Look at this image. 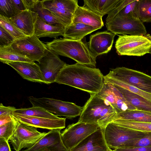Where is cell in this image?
Segmentation results:
<instances>
[{
    "label": "cell",
    "instance_id": "45",
    "mask_svg": "<svg viewBox=\"0 0 151 151\" xmlns=\"http://www.w3.org/2000/svg\"><path fill=\"white\" fill-rule=\"evenodd\" d=\"M107 151H113V150L109 148Z\"/></svg>",
    "mask_w": 151,
    "mask_h": 151
},
{
    "label": "cell",
    "instance_id": "5",
    "mask_svg": "<svg viewBox=\"0 0 151 151\" xmlns=\"http://www.w3.org/2000/svg\"><path fill=\"white\" fill-rule=\"evenodd\" d=\"M104 131L107 145L114 149L124 148L131 141L143 137L150 133L128 128L113 122L109 123Z\"/></svg>",
    "mask_w": 151,
    "mask_h": 151
},
{
    "label": "cell",
    "instance_id": "20",
    "mask_svg": "<svg viewBox=\"0 0 151 151\" xmlns=\"http://www.w3.org/2000/svg\"><path fill=\"white\" fill-rule=\"evenodd\" d=\"M102 18L89 9L78 6L74 13L72 23H82L99 29L104 26Z\"/></svg>",
    "mask_w": 151,
    "mask_h": 151
},
{
    "label": "cell",
    "instance_id": "42",
    "mask_svg": "<svg viewBox=\"0 0 151 151\" xmlns=\"http://www.w3.org/2000/svg\"><path fill=\"white\" fill-rule=\"evenodd\" d=\"M13 118L12 114L0 116V126L11 121Z\"/></svg>",
    "mask_w": 151,
    "mask_h": 151
},
{
    "label": "cell",
    "instance_id": "34",
    "mask_svg": "<svg viewBox=\"0 0 151 151\" xmlns=\"http://www.w3.org/2000/svg\"><path fill=\"white\" fill-rule=\"evenodd\" d=\"M104 82L119 86L129 91L140 95L151 101V94L142 91L135 87L126 84L117 80L104 76Z\"/></svg>",
    "mask_w": 151,
    "mask_h": 151
},
{
    "label": "cell",
    "instance_id": "30",
    "mask_svg": "<svg viewBox=\"0 0 151 151\" xmlns=\"http://www.w3.org/2000/svg\"><path fill=\"white\" fill-rule=\"evenodd\" d=\"M13 113L29 116L50 119H57L59 118L56 115L38 107L32 106L27 108L16 109Z\"/></svg>",
    "mask_w": 151,
    "mask_h": 151
},
{
    "label": "cell",
    "instance_id": "26",
    "mask_svg": "<svg viewBox=\"0 0 151 151\" xmlns=\"http://www.w3.org/2000/svg\"><path fill=\"white\" fill-rule=\"evenodd\" d=\"M83 6L103 17L114 9L119 0H84Z\"/></svg>",
    "mask_w": 151,
    "mask_h": 151
},
{
    "label": "cell",
    "instance_id": "23",
    "mask_svg": "<svg viewBox=\"0 0 151 151\" xmlns=\"http://www.w3.org/2000/svg\"><path fill=\"white\" fill-rule=\"evenodd\" d=\"M139 1V0H119L116 7L108 14L106 22L116 16H131L138 18L137 8Z\"/></svg>",
    "mask_w": 151,
    "mask_h": 151
},
{
    "label": "cell",
    "instance_id": "10",
    "mask_svg": "<svg viewBox=\"0 0 151 151\" xmlns=\"http://www.w3.org/2000/svg\"><path fill=\"white\" fill-rule=\"evenodd\" d=\"M99 127L96 123L78 122L69 125L61 133L63 144L69 150L76 146Z\"/></svg>",
    "mask_w": 151,
    "mask_h": 151
},
{
    "label": "cell",
    "instance_id": "6",
    "mask_svg": "<svg viewBox=\"0 0 151 151\" xmlns=\"http://www.w3.org/2000/svg\"><path fill=\"white\" fill-rule=\"evenodd\" d=\"M28 99L33 107L42 108L57 116L72 119L80 116L83 107L75 103L46 97L36 98L31 96Z\"/></svg>",
    "mask_w": 151,
    "mask_h": 151
},
{
    "label": "cell",
    "instance_id": "39",
    "mask_svg": "<svg viewBox=\"0 0 151 151\" xmlns=\"http://www.w3.org/2000/svg\"><path fill=\"white\" fill-rule=\"evenodd\" d=\"M113 151H151V146L137 147L114 149Z\"/></svg>",
    "mask_w": 151,
    "mask_h": 151
},
{
    "label": "cell",
    "instance_id": "9",
    "mask_svg": "<svg viewBox=\"0 0 151 151\" xmlns=\"http://www.w3.org/2000/svg\"><path fill=\"white\" fill-rule=\"evenodd\" d=\"M106 26L108 31L116 34L141 35L147 34L146 28L139 19L131 16H116Z\"/></svg>",
    "mask_w": 151,
    "mask_h": 151
},
{
    "label": "cell",
    "instance_id": "28",
    "mask_svg": "<svg viewBox=\"0 0 151 151\" xmlns=\"http://www.w3.org/2000/svg\"><path fill=\"white\" fill-rule=\"evenodd\" d=\"M0 60L3 63L7 64L12 62H34L26 56L16 52L11 46L0 47Z\"/></svg>",
    "mask_w": 151,
    "mask_h": 151
},
{
    "label": "cell",
    "instance_id": "8",
    "mask_svg": "<svg viewBox=\"0 0 151 151\" xmlns=\"http://www.w3.org/2000/svg\"><path fill=\"white\" fill-rule=\"evenodd\" d=\"M11 46L16 52L34 62H38L48 50L35 34L16 39Z\"/></svg>",
    "mask_w": 151,
    "mask_h": 151
},
{
    "label": "cell",
    "instance_id": "33",
    "mask_svg": "<svg viewBox=\"0 0 151 151\" xmlns=\"http://www.w3.org/2000/svg\"><path fill=\"white\" fill-rule=\"evenodd\" d=\"M116 124L128 128L146 132H151V123L142 122L119 120L112 122Z\"/></svg>",
    "mask_w": 151,
    "mask_h": 151
},
{
    "label": "cell",
    "instance_id": "37",
    "mask_svg": "<svg viewBox=\"0 0 151 151\" xmlns=\"http://www.w3.org/2000/svg\"><path fill=\"white\" fill-rule=\"evenodd\" d=\"M151 146V132L139 139L131 140L126 145L124 148Z\"/></svg>",
    "mask_w": 151,
    "mask_h": 151
},
{
    "label": "cell",
    "instance_id": "14",
    "mask_svg": "<svg viewBox=\"0 0 151 151\" xmlns=\"http://www.w3.org/2000/svg\"><path fill=\"white\" fill-rule=\"evenodd\" d=\"M97 94L109 103L117 113L137 109L127 101L121 93L113 84L110 83L104 82L102 89Z\"/></svg>",
    "mask_w": 151,
    "mask_h": 151
},
{
    "label": "cell",
    "instance_id": "41",
    "mask_svg": "<svg viewBox=\"0 0 151 151\" xmlns=\"http://www.w3.org/2000/svg\"><path fill=\"white\" fill-rule=\"evenodd\" d=\"M0 151H11L8 141L3 138H0Z\"/></svg>",
    "mask_w": 151,
    "mask_h": 151
},
{
    "label": "cell",
    "instance_id": "4",
    "mask_svg": "<svg viewBox=\"0 0 151 151\" xmlns=\"http://www.w3.org/2000/svg\"><path fill=\"white\" fill-rule=\"evenodd\" d=\"M116 52L119 55L142 56L150 53L151 35H119L115 44Z\"/></svg>",
    "mask_w": 151,
    "mask_h": 151
},
{
    "label": "cell",
    "instance_id": "2",
    "mask_svg": "<svg viewBox=\"0 0 151 151\" xmlns=\"http://www.w3.org/2000/svg\"><path fill=\"white\" fill-rule=\"evenodd\" d=\"M47 49L58 55L70 58L77 63L95 68L96 59L88 43L65 38L55 39L45 44Z\"/></svg>",
    "mask_w": 151,
    "mask_h": 151
},
{
    "label": "cell",
    "instance_id": "43",
    "mask_svg": "<svg viewBox=\"0 0 151 151\" xmlns=\"http://www.w3.org/2000/svg\"><path fill=\"white\" fill-rule=\"evenodd\" d=\"M15 6L20 12L27 10L24 5L23 0H12Z\"/></svg>",
    "mask_w": 151,
    "mask_h": 151
},
{
    "label": "cell",
    "instance_id": "1",
    "mask_svg": "<svg viewBox=\"0 0 151 151\" xmlns=\"http://www.w3.org/2000/svg\"><path fill=\"white\" fill-rule=\"evenodd\" d=\"M104 76L99 68L76 63L66 64L62 70L55 82L97 94L102 89Z\"/></svg>",
    "mask_w": 151,
    "mask_h": 151
},
{
    "label": "cell",
    "instance_id": "40",
    "mask_svg": "<svg viewBox=\"0 0 151 151\" xmlns=\"http://www.w3.org/2000/svg\"><path fill=\"white\" fill-rule=\"evenodd\" d=\"M16 109L14 107L5 106L1 103L0 104V116L12 114Z\"/></svg>",
    "mask_w": 151,
    "mask_h": 151
},
{
    "label": "cell",
    "instance_id": "27",
    "mask_svg": "<svg viewBox=\"0 0 151 151\" xmlns=\"http://www.w3.org/2000/svg\"><path fill=\"white\" fill-rule=\"evenodd\" d=\"M114 120L151 123V112L137 109L125 111L117 113Z\"/></svg>",
    "mask_w": 151,
    "mask_h": 151
},
{
    "label": "cell",
    "instance_id": "7",
    "mask_svg": "<svg viewBox=\"0 0 151 151\" xmlns=\"http://www.w3.org/2000/svg\"><path fill=\"white\" fill-rule=\"evenodd\" d=\"M106 76L151 94V76L142 72L119 67L112 69Z\"/></svg>",
    "mask_w": 151,
    "mask_h": 151
},
{
    "label": "cell",
    "instance_id": "11",
    "mask_svg": "<svg viewBox=\"0 0 151 151\" xmlns=\"http://www.w3.org/2000/svg\"><path fill=\"white\" fill-rule=\"evenodd\" d=\"M37 127L19 122L9 140L16 151L31 147L46 134L38 131Z\"/></svg>",
    "mask_w": 151,
    "mask_h": 151
},
{
    "label": "cell",
    "instance_id": "24",
    "mask_svg": "<svg viewBox=\"0 0 151 151\" xmlns=\"http://www.w3.org/2000/svg\"><path fill=\"white\" fill-rule=\"evenodd\" d=\"M99 29L81 23H71L65 27L63 37L76 40H81L86 35Z\"/></svg>",
    "mask_w": 151,
    "mask_h": 151
},
{
    "label": "cell",
    "instance_id": "19",
    "mask_svg": "<svg viewBox=\"0 0 151 151\" xmlns=\"http://www.w3.org/2000/svg\"><path fill=\"white\" fill-rule=\"evenodd\" d=\"M6 64L13 68L24 79L45 83L39 66L35 62H12Z\"/></svg>",
    "mask_w": 151,
    "mask_h": 151
},
{
    "label": "cell",
    "instance_id": "46",
    "mask_svg": "<svg viewBox=\"0 0 151 151\" xmlns=\"http://www.w3.org/2000/svg\"><path fill=\"white\" fill-rule=\"evenodd\" d=\"M150 53L151 54V49H150Z\"/></svg>",
    "mask_w": 151,
    "mask_h": 151
},
{
    "label": "cell",
    "instance_id": "13",
    "mask_svg": "<svg viewBox=\"0 0 151 151\" xmlns=\"http://www.w3.org/2000/svg\"><path fill=\"white\" fill-rule=\"evenodd\" d=\"M38 62L45 83L47 84L55 82L60 71L67 64L58 55L49 50Z\"/></svg>",
    "mask_w": 151,
    "mask_h": 151
},
{
    "label": "cell",
    "instance_id": "12",
    "mask_svg": "<svg viewBox=\"0 0 151 151\" xmlns=\"http://www.w3.org/2000/svg\"><path fill=\"white\" fill-rule=\"evenodd\" d=\"M44 7L49 10L65 27L72 23L78 6L77 0H41Z\"/></svg>",
    "mask_w": 151,
    "mask_h": 151
},
{
    "label": "cell",
    "instance_id": "22",
    "mask_svg": "<svg viewBox=\"0 0 151 151\" xmlns=\"http://www.w3.org/2000/svg\"><path fill=\"white\" fill-rule=\"evenodd\" d=\"M65 28L61 24L47 23L38 15L35 24L34 34L39 38L48 37L56 39L59 36H63Z\"/></svg>",
    "mask_w": 151,
    "mask_h": 151
},
{
    "label": "cell",
    "instance_id": "32",
    "mask_svg": "<svg viewBox=\"0 0 151 151\" xmlns=\"http://www.w3.org/2000/svg\"><path fill=\"white\" fill-rule=\"evenodd\" d=\"M137 11L138 18L142 22H151V0H139Z\"/></svg>",
    "mask_w": 151,
    "mask_h": 151
},
{
    "label": "cell",
    "instance_id": "17",
    "mask_svg": "<svg viewBox=\"0 0 151 151\" xmlns=\"http://www.w3.org/2000/svg\"><path fill=\"white\" fill-rule=\"evenodd\" d=\"M12 115L19 122L37 128L49 130L62 129L65 127L66 118L50 119L29 116L13 113Z\"/></svg>",
    "mask_w": 151,
    "mask_h": 151
},
{
    "label": "cell",
    "instance_id": "21",
    "mask_svg": "<svg viewBox=\"0 0 151 151\" xmlns=\"http://www.w3.org/2000/svg\"><path fill=\"white\" fill-rule=\"evenodd\" d=\"M37 16L36 13L27 10L10 19L26 36H29L34 34L35 24Z\"/></svg>",
    "mask_w": 151,
    "mask_h": 151
},
{
    "label": "cell",
    "instance_id": "36",
    "mask_svg": "<svg viewBox=\"0 0 151 151\" xmlns=\"http://www.w3.org/2000/svg\"><path fill=\"white\" fill-rule=\"evenodd\" d=\"M19 122L14 116L11 121L0 126V138L8 141L15 131Z\"/></svg>",
    "mask_w": 151,
    "mask_h": 151
},
{
    "label": "cell",
    "instance_id": "31",
    "mask_svg": "<svg viewBox=\"0 0 151 151\" xmlns=\"http://www.w3.org/2000/svg\"><path fill=\"white\" fill-rule=\"evenodd\" d=\"M0 26L16 39L27 36L12 22L10 18L0 15Z\"/></svg>",
    "mask_w": 151,
    "mask_h": 151
},
{
    "label": "cell",
    "instance_id": "18",
    "mask_svg": "<svg viewBox=\"0 0 151 151\" xmlns=\"http://www.w3.org/2000/svg\"><path fill=\"white\" fill-rule=\"evenodd\" d=\"M104 131L100 128L88 136L69 151H107Z\"/></svg>",
    "mask_w": 151,
    "mask_h": 151
},
{
    "label": "cell",
    "instance_id": "38",
    "mask_svg": "<svg viewBox=\"0 0 151 151\" xmlns=\"http://www.w3.org/2000/svg\"><path fill=\"white\" fill-rule=\"evenodd\" d=\"M16 39L0 26V47L11 46Z\"/></svg>",
    "mask_w": 151,
    "mask_h": 151
},
{
    "label": "cell",
    "instance_id": "35",
    "mask_svg": "<svg viewBox=\"0 0 151 151\" xmlns=\"http://www.w3.org/2000/svg\"><path fill=\"white\" fill-rule=\"evenodd\" d=\"M20 13L12 0H0V15L10 18Z\"/></svg>",
    "mask_w": 151,
    "mask_h": 151
},
{
    "label": "cell",
    "instance_id": "25",
    "mask_svg": "<svg viewBox=\"0 0 151 151\" xmlns=\"http://www.w3.org/2000/svg\"><path fill=\"white\" fill-rule=\"evenodd\" d=\"M113 85L121 93L127 101L137 110L151 112V101L124 88Z\"/></svg>",
    "mask_w": 151,
    "mask_h": 151
},
{
    "label": "cell",
    "instance_id": "15",
    "mask_svg": "<svg viewBox=\"0 0 151 151\" xmlns=\"http://www.w3.org/2000/svg\"><path fill=\"white\" fill-rule=\"evenodd\" d=\"M116 35L105 31L98 32L90 36L88 45L90 50L96 58L111 50Z\"/></svg>",
    "mask_w": 151,
    "mask_h": 151
},
{
    "label": "cell",
    "instance_id": "16",
    "mask_svg": "<svg viewBox=\"0 0 151 151\" xmlns=\"http://www.w3.org/2000/svg\"><path fill=\"white\" fill-rule=\"evenodd\" d=\"M61 129L50 130L33 146L22 151H69L65 147L61 137Z\"/></svg>",
    "mask_w": 151,
    "mask_h": 151
},
{
    "label": "cell",
    "instance_id": "3",
    "mask_svg": "<svg viewBox=\"0 0 151 151\" xmlns=\"http://www.w3.org/2000/svg\"><path fill=\"white\" fill-rule=\"evenodd\" d=\"M117 113L111 105L97 94H90L83 107L78 122L98 124L104 131L111 122Z\"/></svg>",
    "mask_w": 151,
    "mask_h": 151
},
{
    "label": "cell",
    "instance_id": "44",
    "mask_svg": "<svg viewBox=\"0 0 151 151\" xmlns=\"http://www.w3.org/2000/svg\"><path fill=\"white\" fill-rule=\"evenodd\" d=\"M42 151H51L49 150L48 149H46Z\"/></svg>",
    "mask_w": 151,
    "mask_h": 151
},
{
    "label": "cell",
    "instance_id": "29",
    "mask_svg": "<svg viewBox=\"0 0 151 151\" xmlns=\"http://www.w3.org/2000/svg\"><path fill=\"white\" fill-rule=\"evenodd\" d=\"M29 10L36 13L40 17L47 23L52 25L59 24L63 25L49 10L44 7L41 0H38Z\"/></svg>",
    "mask_w": 151,
    "mask_h": 151
}]
</instances>
